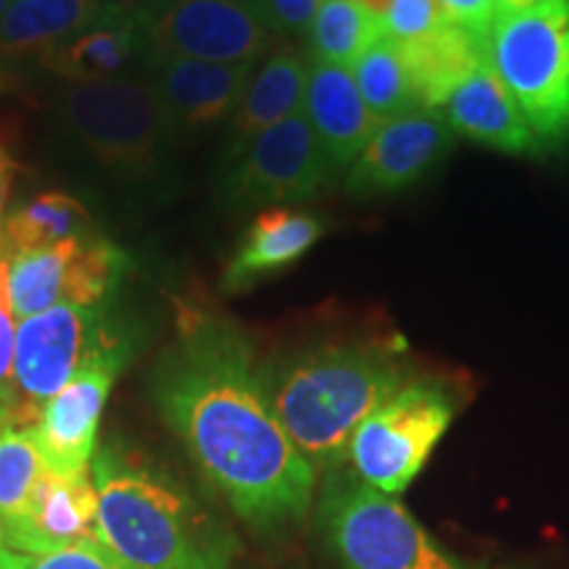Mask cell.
I'll return each instance as SVG.
<instances>
[{
	"label": "cell",
	"instance_id": "obj_1",
	"mask_svg": "<svg viewBox=\"0 0 569 569\" xmlns=\"http://www.w3.org/2000/svg\"><path fill=\"white\" fill-rule=\"evenodd\" d=\"M151 396L201 478L256 530L301 522L317 475L284 436L238 325L182 309L172 346L151 375Z\"/></svg>",
	"mask_w": 569,
	"mask_h": 569
},
{
	"label": "cell",
	"instance_id": "obj_2",
	"mask_svg": "<svg viewBox=\"0 0 569 569\" xmlns=\"http://www.w3.org/2000/svg\"><path fill=\"white\" fill-rule=\"evenodd\" d=\"M419 375L398 336L319 343L259 367L269 407L317 480L346 467L359 425Z\"/></svg>",
	"mask_w": 569,
	"mask_h": 569
},
{
	"label": "cell",
	"instance_id": "obj_3",
	"mask_svg": "<svg viewBox=\"0 0 569 569\" xmlns=\"http://www.w3.org/2000/svg\"><path fill=\"white\" fill-rule=\"evenodd\" d=\"M98 540L132 569H230L238 540L172 475L111 440L90 465Z\"/></svg>",
	"mask_w": 569,
	"mask_h": 569
},
{
	"label": "cell",
	"instance_id": "obj_4",
	"mask_svg": "<svg viewBox=\"0 0 569 569\" xmlns=\"http://www.w3.org/2000/svg\"><path fill=\"white\" fill-rule=\"evenodd\" d=\"M56 122L63 140L106 182L142 196L169 188L174 132L148 80L67 84L56 101Z\"/></svg>",
	"mask_w": 569,
	"mask_h": 569
},
{
	"label": "cell",
	"instance_id": "obj_5",
	"mask_svg": "<svg viewBox=\"0 0 569 569\" xmlns=\"http://www.w3.org/2000/svg\"><path fill=\"white\" fill-rule=\"evenodd\" d=\"M317 525L340 569H501L451 551L401 498L369 488L348 467L322 478Z\"/></svg>",
	"mask_w": 569,
	"mask_h": 569
},
{
	"label": "cell",
	"instance_id": "obj_6",
	"mask_svg": "<svg viewBox=\"0 0 569 569\" xmlns=\"http://www.w3.org/2000/svg\"><path fill=\"white\" fill-rule=\"evenodd\" d=\"M486 53L540 146L569 140V0L501 13Z\"/></svg>",
	"mask_w": 569,
	"mask_h": 569
},
{
	"label": "cell",
	"instance_id": "obj_7",
	"mask_svg": "<svg viewBox=\"0 0 569 569\" xmlns=\"http://www.w3.org/2000/svg\"><path fill=\"white\" fill-rule=\"evenodd\" d=\"M459 409L457 388L443 377L419 375L359 425L346 467L369 488L401 496L422 472Z\"/></svg>",
	"mask_w": 569,
	"mask_h": 569
},
{
	"label": "cell",
	"instance_id": "obj_8",
	"mask_svg": "<svg viewBox=\"0 0 569 569\" xmlns=\"http://www.w3.org/2000/svg\"><path fill=\"white\" fill-rule=\"evenodd\" d=\"M130 346L124 325L113 317L111 303L98 306H53L17 325L13 351V386L17 409L11 422L32 427L67 382L106 353ZM9 422V425H11Z\"/></svg>",
	"mask_w": 569,
	"mask_h": 569
},
{
	"label": "cell",
	"instance_id": "obj_9",
	"mask_svg": "<svg viewBox=\"0 0 569 569\" xmlns=\"http://www.w3.org/2000/svg\"><path fill=\"white\" fill-rule=\"evenodd\" d=\"M336 167L303 113L261 132L251 146L222 163L219 198L230 209L301 203L325 193Z\"/></svg>",
	"mask_w": 569,
	"mask_h": 569
},
{
	"label": "cell",
	"instance_id": "obj_10",
	"mask_svg": "<svg viewBox=\"0 0 569 569\" xmlns=\"http://www.w3.org/2000/svg\"><path fill=\"white\" fill-rule=\"evenodd\" d=\"M142 9L148 56L259 63L272 46V30L256 0H151Z\"/></svg>",
	"mask_w": 569,
	"mask_h": 569
},
{
	"label": "cell",
	"instance_id": "obj_11",
	"mask_svg": "<svg viewBox=\"0 0 569 569\" xmlns=\"http://www.w3.org/2000/svg\"><path fill=\"white\" fill-rule=\"evenodd\" d=\"M132 348L106 353L67 382L30 427L46 472L59 478L90 472L96 457V436L109 393L122 372Z\"/></svg>",
	"mask_w": 569,
	"mask_h": 569
},
{
	"label": "cell",
	"instance_id": "obj_12",
	"mask_svg": "<svg viewBox=\"0 0 569 569\" xmlns=\"http://www.w3.org/2000/svg\"><path fill=\"white\" fill-rule=\"evenodd\" d=\"M451 142L453 132L440 111L417 109L386 119L348 167L346 190L356 198L398 193L422 180Z\"/></svg>",
	"mask_w": 569,
	"mask_h": 569
},
{
	"label": "cell",
	"instance_id": "obj_13",
	"mask_svg": "<svg viewBox=\"0 0 569 569\" xmlns=\"http://www.w3.org/2000/svg\"><path fill=\"white\" fill-rule=\"evenodd\" d=\"M151 82L174 134L196 132L230 119L243 101L256 63H211L174 56H148Z\"/></svg>",
	"mask_w": 569,
	"mask_h": 569
},
{
	"label": "cell",
	"instance_id": "obj_14",
	"mask_svg": "<svg viewBox=\"0 0 569 569\" xmlns=\"http://www.w3.org/2000/svg\"><path fill=\"white\" fill-rule=\"evenodd\" d=\"M98 490L92 475L59 478L46 472L30 501L6 517V549L40 559L98 540Z\"/></svg>",
	"mask_w": 569,
	"mask_h": 569
},
{
	"label": "cell",
	"instance_id": "obj_15",
	"mask_svg": "<svg viewBox=\"0 0 569 569\" xmlns=\"http://www.w3.org/2000/svg\"><path fill=\"white\" fill-rule=\"evenodd\" d=\"M146 9L113 0L101 17L53 48L38 67L69 84H84L119 80L134 63L146 69Z\"/></svg>",
	"mask_w": 569,
	"mask_h": 569
},
{
	"label": "cell",
	"instance_id": "obj_16",
	"mask_svg": "<svg viewBox=\"0 0 569 569\" xmlns=\"http://www.w3.org/2000/svg\"><path fill=\"white\" fill-rule=\"evenodd\" d=\"M301 113L322 142L336 172L351 167L380 127V119L367 109L356 88L351 69L325 61L309 59Z\"/></svg>",
	"mask_w": 569,
	"mask_h": 569
},
{
	"label": "cell",
	"instance_id": "obj_17",
	"mask_svg": "<svg viewBox=\"0 0 569 569\" xmlns=\"http://www.w3.org/2000/svg\"><path fill=\"white\" fill-rule=\"evenodd\" d=\"M325 234V222L315 213L272 206L253 219L222 272L224 293H246L274 272L293 267Z\"/></svg>",
	"mask_w": 569,
	"mask_h": 569
},
{
	"label": "cell",
	"instance_id": "obj_18",
	"mask_svg": "<svg viewBox=\"0 0 569 569\" xmlns=\"http://www.w3.org/2000/svg\"><path fill=\"white\" fill-rule=\"evenodd\" d=\"M440 113L453 134H465L493 151L519 156L540 146L522 109L488 63L448 98Z\"/></svg>",
	"mask_w": 569,
	"mask_h": 569
},
{
	"label": "cell",
	"instance_id": "obj_19",
	"mask_svg": "<svg viewBox=\"0 0 569 569\" xmlns=\"http://www.w3.org/2000/svg\"><path fill=\"white\" fill-rule=\"evenodd\" d=\"M306 71L309 61L293 51L272 53L261 69L253 71L243 101L227 122L222 163L232 161L261 132L303 111Z\"/></svg>",
	"mask_w": 569,
	"mask_h": 569
},
{
	"label": "cell",
	"instance_id": "obj_20",
	"mask_svg": "<svg viewBox=\"0 0 569 569\" xmlns=\"http://www.w3.org/2000/svg\"><path fill=\"white\" fill-rule=\"evenodd\" d=\"M113 0H11L0 21V67L40 63Z\"/></svg>",
	"mask_w": 569,
	"mask_h": 569
},
{
	"label": "cell",
	"instance_id": "obj_21",
	"mask_svg": "<svg viewBox=\"0 0 569 569\" xmlns=\"http://www.w3.org/2000/svg\"><path fill=\"white\" fill-rule=\"evenodd\" d=\"M398 48L415 84L419 109L427 111L443 109L448 98L488 63L486 40L453 24Z\"/></svg>",
	"mask_w": 569,
	"mask_h": 569
},
{
	"label": "cell",
	"instance_id": "obj_22",
	"mask_svg": "<svg viewBox=\"0 0 569 569\" xmlns=\"http://www.w3.org/2000/svg\"><path fill=\"white\" fill-rule=\"evenodd\" d=\"M306 38L311 61L351 69L369 48L386 40V21L367 0H325Z\"/></svg>",
	"mask_w": 569,
	"mask_h": 569
},
{
	"label": "cell",
	"instance_id": "obj_23",
	"mask_svg": "<svg viewBox=\"0 0 569 569\" xmlns=\"http://www.w3.org/2000/svg\"><path fill=\"white\" fill-rule=\"evenodd\" d=\"M77 240H80V234L48 248H38V251L11 256L6 253L9 256L11 306L19 322L63 303V296H67V274Z\"/></svg>",
	"mask_w": 569,
	"mask_h": 569
},
{
	"label": "cell",
	"instance_id": "obj_24",
	"mask_svg": "<svg viewBox=\"0 0 569 569\" xmlns=\"http://www.w3.org/2000/svg\"><path fill=\"white\" fill-rule=\"evenodd\" d=\"M90 213L80 198L69 193H40L6 219L3 253H24L48 248L74 234L88 232Z\"/></svg>",
	"mask_w": 569,
	"mask_h": 569
},
{
	"label": "cell",
	"instance_id": "obj_25",
	"mask_svg": "<svg viewBox=\"0 0 569 569\" xmlns=\"http://www.w3.org/2000/svg\"><path fill=\"white\" fill-rule=\"evenodd\" d=\"M351 74L367 109L380 122L417 111L419 101L401 48L393 40H380L351 67Z\"/></svg>",
	"mask_w": 569,
	"mask_h": 569
},
{
	"label": "cell",
	"instance_id": "obj_26",
	"mask_svg": "<svg viewBox=\"0 0 569 569\" xmlns=\"http://www.w3.org/2000/svg\"><path fill=\"white\" fill-rule=\"evenodd\" d=\"M46 467L30 427H0V517H13L30 501Z\"/></svg>",
	"mask_w": 569,
	"mask_h": 569
},
{
	"label": "cell",
	"instance_id": "obj_27",
	"mask_svg": "<svg viewBox=\"0 0 569 569\" xmlns=\"http://www.w3.org/2000/svg\"><path fill=\"white\" fill-rule=\"evenodd\" d=\"M382 21H386V38L396 46L425 38L448 24L438 0H390L382 11Z\"/></svg>",
	"mask_w": 569,
	"mask_h": 569
},
{
	"label": "cell",
	"instance_id": "obj_28",
	"mask_svg": "<svg viewBox=\"0 0 569 569\" xmlns=\"http://www.w3.org/2000/svg\"><path fill=\"white\" fill-rule=\"evenodd\" d=\"M17 315L9 293V256L0 259V407L9 411V422L17 409V386H13V351H17Z\"/></svg>",
	"mask_w": 569,
	"mask_h": 569
},
{
	"label": "cell",
	"instance_id": "obj_29",
	"mask_svg": "<svg viewBox=\"0 0 569 569\" xmlns=\"http://www.w3.org/2000/svg\"><path fill=\"white\" fill-rule=\"evenodd\" d=\"M264 13L272 34L303 38L311 30V21L322 9L325 0H256Z\"/></svg>",
	"mask_w": 569,
	"mask_h": 569
},
{
	"label": "cell",
	"instance_id": "obj_30",
	"mask_svg": "<svg viewBox=\"0 0 569 569\" xmlns=\"http://www.w3.org/2000/svg\"><path fill=\"white\" fill-rule=\"evenodd\" d=\"M30 569H132L127 567L122 559H117L106 549L101 540H92V543L74 546V549L48 553L32 561Z\"/></svg>",
	"mask_w": 569,
	"mask_h": 569
},
{
	"label": "cell",
	"instance_id": "obj_31",
	"mask_svg": "<svg viewBox=\"0 0 569 569\" xmlns=\"http://www.w3.org/2000/svg\"><path fill=\"white\" fill-rule=\"evenodd\" d=\"M443 9L448 24L459 27L475 38L488 40L490 30H493L498 11L493 0H438Z\"/></svg>",
	"mask_w": 569,
	"mask_h": 569
},
{
	"label": "cell",
	"instance_id": "obj_32",
	"mask_svg": "<svg viewBox=\"0 0 569 569\" xmlns=\"http://www.w3.org/2000/svg\"><path fill=\"white\" fill-rule=\"evenodd\" d=\"M13 172H17V167H13L11 156L3 151V146H0V217H3L6 203H9ZM0 259H3V222H0Z\"/></svg>",
	"mask_w": 569,
	"mask_h": 569
},
{
	"label": "cell",
	"instance_id": "obj_33",
	"mask_svg": "<svg viewBox=\"0 0 569 569\" xmlns=\"http://www.w3.org/2000/svg\"><path fill=\"white\" fill-rule=\"evenodd\" d=\"M32 557L27 553L11 551V549H0V569H30L32 567Z\"/></svg>",
	"mask_w": 569,
	"mask_h": 569
},
{
	"label": "cell",
	"instance_id": "obj_34",
	"mask_svg": "<svg viewBox=\"0 0 569 569\" xmlns=\"http://www.w3.org/2000/svg\"><path fill=\"white\" fill-rule=\"evenodd\" d=\"M493 3H496V11H498V17H501V13H517V11H528V9H532V6L543 3V0H493Z\"/></svg>",
	"mask_w": 569,
	"mask_h": 569
},
{
	"label": "cell",
	"instance_id": "obj_35",
	"mask_svg": "<svg viewBox=\"0 0 569 569\" xmlns=\"http://www.w3.org/2000/svg\"><path fill=\"white\" fill-rule=\"evenodd\" d=\"M367 3H369V6H375V9L382 13V11H386V6L390 3V0H367Z\"/></svg>",
	"mask_w": 569,
	"mask_h": 569
},
{
	"label": "cell",
	"instance_id": "obj_36",
	"mask_svg": "<svg viewBox=\"0 0 569 569\" xmlns=\"http://www.w3.org/2000/svg\"><path fill=\"white\" fill-rule=\"evenodd\" d=\"M0 549H6V525H3V517H0Z\"/></svg>",
	"mask_w": 569,
	"mask_h": 569
},
{
	"label": "cell",
	"instance_id": "obj_37",
	"mask_svg": "<svg viewBox=\"0 0 569 569\" xmlns=\"http://www.w3.org/2000/svg\"><path fill=\"white\" fill-rule=\"evenodd\" d=\"M9 3L11 0H0V21H3V13H6V9H9Z\"/></svg>",
	"mask_w": 569,
	"mask_h": 569
},
{
	"label": "cell",
	"instance_id": "obj_38",
	"mask_svg": "<svg viewBox=\"0 0 569 569\" xmlns=\"http://www.w3.org/2000/svg\"><path fill=\"white\" fill-rule=\"evenodd\" d=\"M0 422H9V411L0 407Z\"/></svg>",
	"mask_w": 569,
	"mask_h": 569
},
{
	"label": "cell",
	"instance_id": "obj_39",
	"mask_svg": "<svg viewBox=\"0 0 569 569\" xmlns=\"http://www.w3.org/2000/svg\"><path fill=\"white\" fill-rule=\"evenodd\" d=\"M3 425H6V422H0V427H3Z\"/></svg>",
	"mask_w": 569,
	"mask_h": 569
}]
</instances>
